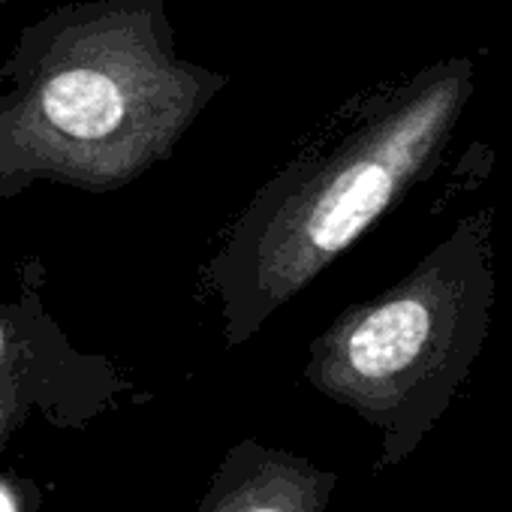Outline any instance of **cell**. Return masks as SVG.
<instances>
[{
  "mask_svg": "<svg viewBox=\"0 0 512 512\" xmlns=\"http://www.w3.org/2000/svg\"><path fill=\"white\" fill-rule=\"evenodd\" d=\"M226 73L187 61L166 0H73L0 64V199L115 193L169 160Z\"/></svg>",
  "mask_w": 512,
  "mask_h": 512,
  "instance_id": "6da1fadb",
  "label": "cell"
},
{
  "mask_svg": "<svg viewBox=\"0 0 512 512\" xmlns=\"http://www.w3.org/2000/svg\"><path fill=\"white\" fill-rule=\"evenodd\" d=\"M476 82V61L458 55L380 85L253 193L205 269L229 347L247 344L434 172Z\"/></svg>",
  "mask_w": 512,
  "mask_h": 512,
  "instance_id": "7a4b0ae2",
  "label": "cell"
},
{
  "mask_svg": "<svg viewBox=\"0 0 512 512\" xmlns=\"http://www.w3.org/2000/svg\"><path fill=\"white\" fill-rule=\"evenodd\" d=\"M497 302L494 211L461 217L389 290L341 311L305 380L380 431L374 473L407 461L467 383Z\"/></svg>",
  "mask_w": 512,
  "mask_h": 512,
  "instance_id": "3957f363",
  "label": "cell"
},
{
  "mask_svg": "<svg viewBox=\"0 0 512 512\" xmlns=\"http://www.w3.org/2000/svg\"><path fill=\"white\" fill-rule=\"evenodd\" d=\"M112 389L109 365L79 353L49 314L40 263H25L16 296L0 299V449L31 410L97 407Z\"/></svg>",
  "mask_w": 512,
  "mask_h": 512,
  "instance_id": "277c9868",
  "label": "cell"
},
{
  "mask_svg": "<svg viewBox=\"0 0 512 512\" xmlns=\"http://www.w3.org/2000/svg\"><path fill=\"white\" fill-rule=\"evenodd\" d=\"M338 473L287 449L235 443L217 464L196 512H326Z\"/></svg>",
  "mask_w": 512,
  "mask_h": 512,
  "instance_id": "5b68a950",
  "label": "cell"
},
{
  "mask_svg": "<svg viewBox=\"0 0 512 512\" xmlns=\"http://www.w3.org/2000/svg\"><path fill=\"white\" fill-rule=\"evenodd\" d=\"M0 512H25L22 488L13 479H4V476H0Z\"/></svg>",
  "mask_w": 512,
  "mask_h": 512,
  "instance_id": "8992f818",
  "label": "cell"
}]
</instances>
